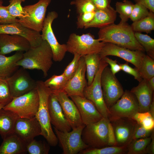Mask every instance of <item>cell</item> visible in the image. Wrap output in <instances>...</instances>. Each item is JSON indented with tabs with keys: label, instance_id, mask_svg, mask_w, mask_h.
Returning <instances> with one entry per match:
<instances>
[{
	"label": "cell",
	"instance_id": "cell-14",
	"mask_svg": "<svg viewBox=\"0 0 154 154\" xmlns=\"http://www.w3.org/2000/svg\"><path fill=\"white\" fill-rule=\"evenodd\" d=\"M115 145H127L131 139L136 122L131 118L110 117Z\"/></svg>",
	"mask_w": 154,
	"mask_h": 154
},
{
	"label": "cell",
	"instance_id": "cell-20",
	"mask_svg": "<svg viewBox=\"0 0 154 154\" xmlns=\"http://www.w3.org/2000/svg\"><path fill=\"white\" fill-rule=\"evenodd\" d=\"M17 35L22 36L29 42L31 47L39 45L42 40L40 32L26 27L19 23L0 24V34Z\"/></svg>",
	"mask_w": 154,
	"mask_h": 154
},
{
	"label": "cell",
	"instance_id": "cell-11",
	"mask_svg": "<svg viewBox=\"0 0 154 154\" xmlns=\"http://www.w3.org/2000/svg\"><path fill=\"white\" fill-rule=\"evenodd\" d=\"M58 17L57 12L52 11L48 13L46 17L42 30L41 37L42 40L46 41L49 44L53 54V60L55 62L61 61L67 52L66 44H60L54 33L52 24Z\"/></svg>",
	"mask_w": 154,
	"mask_h": 154
},
{
	"label": "cell",
	"instance_id": "cell-52",
	"mask_svg": "<svg viewBox=\"0 0 154 154\" xmlns=\"http://www.w3.org/2000/svg\"><path fill=\"white\" fill-rule=\"evenodd\" d=\"M148 84L152 89L154 91V76L148 80H147Z\"/></svg>",
	"mask_w": 154,
	"mask_h": 154
},
{
	"label": "cell",
	"instance_id": "cell-36",
	"mask_svg": "<svg viewBox=\"0 0 154 154\" xmlns=\"http://www.w3.org/2000/svg\"><path fill=\"white\" fill-rule=\"evenodd\" d=\"M151 57L145 55L139 70L143 79L148 80L154 76V60Z\"/></svg>",
	"mask_w": 154,
	"mask_h": 154
},
{
	"label": "cell",
	"instance_id": "cell-15",
	"mask_svg": "<svg viewBox=\"0 0 154 154\" xmlns=\"http://www.w3.org/2000/svg\"><path fill=\"white\" fill-rule=\"evenodd\" d=\"M25 69L22 67L18 69L12 75L6 78L13 98L36 88V81Z\"/></svg>",
	"mask_w": 154,
	"mask_h": 154
},
{
	"label": "cell",
	"instance_id": "cell-21",
	"mask_svg": "<svg viewBox=\"0 0 154 154\" xmlns=\"http://www.w3.org/2000/svg\"><path fill=\"white\" fill-rule=\"evenodd\" d=\"M55 94L61 106L64 115L72 129L82 124L78 109L74 102L64 91L52 92Z\"/></svg>",
	"mask_w": 154,
	"mask_h": 154
},
{
	"label": "cell",
	"instance_id": "cell-31",
	"mask_svg": "<svg viewBox=\"0 0 154 154\" xmlns=\"http://www.w3.org/2000/svg\"><path fill=\"white\" fill-rule=\"evenodd\" d=\"M151 141V136L132 140L127 145V154H146L147 147Z\"/></svg>",
	"mask_w": 154,
	"mask_h": 154
},
{
	"label": "cell",
	"instance_id": "cell-41",
	"mask_svg": "<svg viewBox=\"0 0 154 154\" xmlns=\"http://www.w3.org/2000/svg\"><path fill=\"white\" fill-rule=\"evenodd\" d=\"M150 11L144 5L138 3L134 4L129 19L133 22L138 21L147 16Z\"/></svg>",
	"mask_w": 154,
	"mask_h": 154
},
{
	"label": "cell",
	"instance_id": "cell-2",
	"mask_svg": "<svg viewBox=\"0 0 154 154\" xmlns=\"http://www.w3.org/2000/svg\"><path fill=\"white\" fill-rule=\"evenodd\" d=\"M53 54L47 42L42 40L38 46L31 47L23 54L22 58L17 61L16 65L25 69L41 70L46 77L53 62Z\"/></svg>",
	"mask_w": 154,
	"mask_h": 154
},
{
	"label": "cell",
	"instance_id": "cell-5",
	"mask_svg": "<svg viewBox=\"0 0 154 154\" xmlns=\"http://www.w3.org/2000/svg\"><path fill=\"white\" fill-rule=\"evenodd\" d=\"M39 104V96L35 88L23 95L13 98L3 108L13 112L19 117L30 118L36 116Z\"/></svg>",
	"mask_w": 154,
	"mask_h": 154
},
{
	"label": "cell",
	"instance_id": "cell-46",
	"mask_svg": "<svg viewBox=\"0 0 154 154\" xmlns=\"http://www.w3.org/2000/svg\"><path fill=\"white\" fill-rule=\"evenodd\" d=\"M121 70L126 73L133 76L139 82L143 79L138 70L136 68H133L129 66L127 62L124 64H119Z\"/></svg>",
	"mask_w": 154,
	"mask_h": 154
},
{
	"label": "cell",
	"instance_id": "cell-1",
	"mask_svg": "<svg viewBox=\"0 0 154 154\" xmlns=\"http://www.w3.org/2000/svg\"><path fill=\"white\" fill-rule=\"evenodd\" d=\"M98 39L132 50L144 52L145 50L136 39L131 25L127 22L114 23L100 29Z\"/></svg>",
	"mask_w": 154,
	"mask_h": 154
},
{
	"label": "cell",
	"instance_id": "cell-48",
	"mask_svg": "<svg viewBox=\"0 0 154 154\" xmlns=\"http://www.w3.org/2000/svg\"><path fill=\"white\" fill-rule=\"evenodd\" d=\"M94 4L97 9L106 8L111 5V0H90Z\"/></svg>",
	"mask_w": 154,
	"mask_h": 154
},
{
	"label": "cell",
	"instance_id": "cell-4",
	"mask_svg": "<svg viewBox=\"0 0 154 154\" xmlns=\"http://www.w3.org/2000/svg\"><path fill=\"white\" fill-rule=\"evenodd\" d=\"M111 129L109 119L103 117L96 122L86 125L82 131V138L89 148H99L112 145Z\"/></svg>",
	"mask_w": 154,
	"mask_h": 154
},
{
	"label": "cell",
	"instance_id": "cell-10",
	"mask_svg": "<svg viewBox=\"0 0 154 154\" xmlns=\"http://www.w3.org/2000/svg\"><path fill=\"white\" fill-rule=\"evenodd\" d=\"M101 82L104 100L108 109L121 98L124 91L121 84L108 66L102 71Z\"/></svg>",
	"mask_w": 154,
	"mask_h": 154
},
{
	"label": "cell",
	"instance_id": "cell-51",
	"mask_svg": "<svg viewBox=\"0 0 154 154\" xmlns=\"http://www.w3.org/2000/svg\"><path fill=\"white\" fill-rule=\"evenodd\" d=\"M149 112L153 117L154 118V101L153 98L151 104Z\"/></svg>",
	"mask_w": 154,
	"mask_h": 154
},
{
	"label": "cell",
	"instance_id": "cell-29",
	"mask_svg": "<svg viewBox=\"0 0 154 154\" xmlns=\"http://www.w3.org/2000/svg\"><path fill=\"white\" fill-rule=\"evenodd\" d=\"M127 145H110L99 148H88L79 153L80 154H122L127 153Z\"/></svg>",
	"mask_w": 154,
	"mask_h": 154
},
{
	"label": "cell",
	"instance_id": "cell-8",
	"mask_svg": "<svg viewBox=\"0 0 154 154\" xmlns=\"http://www.w3.org/2000/svg\"><path fill=\"white\" fill-rule=\"evenodd\" d=\"M108 65L103 59H101L99 69L93 81L90 85L85 88L83 96L93 103L103 117L109 119L110 113L104 100L101 82L102 71Z\"/></svg>",
	"mask_w": 154,
	"mask_h": 154
},
{
	"label": "cell",
	"instance_id": "cell-47",
	"mask_svg": "<svg viewBox=\"0 0 154 154\" xmlns=\"http://www.w3.org/2000/svg\"><path fill=\"white\" fill-rule=\"evenodd\" d=\"M102 59L110 65V70L113 74L115 75L116 73L121 70V66L119 64L117 63L116 60H113L107 56Z\"/></svg>",
	"mask_w": 154,
	"mask_h": 154
},
{
	"label": "cell",
	"instance_id": "cell-19",
	"mask_svg": "<svg viewBox=\"0 0 154 154\" xmlns=\"http://www.w3.org/2000/svg\"><path fill=\"white\" fill-rule=\"evenodd\" d=\"M48 106L51 123L59 131L69 132L71 127L65 117L54 93L51 92L48 97Z\"/></svg>",
	"mask_w": 154,
	"mask_h": 154
},
{
	"label": "cell",
	"instance_id": "cell-28",
	"mask_svg": "<svg viewBox=\"0 0 154 154\" xmlns=\"http://www.w3.org/2000/svg\"><path fill=\"white\" fill-rule=\"evenodd\" d=\"M85 62L87 85H90L99 68L101 58L99 53L90 54L83 56Z\"/></svg>",
	"mask_w": 154,
	"mask_h": 154
},
{
	"label": "cell",
	"instance_id": "cell-50",
	"mask_svg": "<svg viewBox=\"0 0 154 154\" xmlns=\"http://www.w3.org/2000/svg\"><path fill=\"white\" fill-rule=\"evenodd\" d=\"M154 131H153L151 135V141L147 146L146 149V153L150 154H154Z\"/></svg>",
	"mask_w": 154,
	"mask_h": 154
},
{
	"label": "cell",
	"instance_id": "cell-24",
	"mask_svg": "<svg viewBox=\"0 0 154 154\" xmlns=\"http://www.w3.org/2000/svg\"><path fill=\"white\" fill-rule=\"evenodd\" d=\"M115 9L111 6L103 9H97L94 18L84 27V29L90 28H103L114 23L117 18Z\"/></svg>",
	"mask_w": 154,
	"mask_h": 154
},
{
	"label": "cell",
	"instance_id": "cell-49",
	"mask_svg": "<svg viewBox=\"0 0 154 154\" xmlns=\"http://www.w3.org/2000/svg\"><path fill=\"white\" fill-rule=\"evenodd\" d=\"M135 3L141 4L146 7L149 11L154 13V0H133Z\"/></svg>",
	"mask_w": 154,
	"mask_h": 154
},
{
	"label": "cell",
	"instance_id": "cell-27",
	"mask_svg": "<svg viewBox=\"0 0 154 154\" xmlns=\"http://www.w3.org/2000/svg\"><path fill=\"white\" fill-rule=\"evenodd\" d=\"M19 116L13 112L0 110V134L3 139L14 133L16 121Z\"/></svg>",
	"mask_w": 154,
	"mask_h": 154
},
{
	"label": "cell",
	"instance_id": "cell-35",
	"mask_svg": "<svg viewBox=\"0 0 154 154\" xmlns=\"http://www.w3.org/2000/svg\"><path fill=\"white\" fill-rule=\"evenodd\" d=\"M49 145L34 139L27 143V152L29 154H48L50 149Z\"/></svg>",
	"mask_w": 154,
	"mask_h": 154
},
{
	"label": "cell",
	"instance_id": "cell-22",
	"mask_svg": "<svg viewBox=\"0 0 154 154\" xmlns=\"http://www.w3.org/2000/svg\"><path fill=\"white\" fill-rule=\"evenodd\" d=\"M0 54L5 55L13 52H26L31 46L25 37L17 35L0 34Z\"/></svg>",
	"mask_w": 154,
	"mask_h": 154
},
{
	"label": "cell",
	"instance_id": "cell-32",
	"mask_svg": "<svg viewBox=\"0 0 154 154\" xmlns=\"http://www.w3.org/2000/svg\"><path fill=\"white\" fill-rule=\"evenodd\" d=\"M68 80L62 73L60 75L54 74L44 82V85L49 88L52 92L64 91Z\"/></svg>",
	"mask_w": 154,
	"mask_h": 154
},
{
	"label": "cell",
	"instance_id": "cell-43",
	"mask_svg": "<svg viewBox=\"0 0 154 154\" xmlns=\"http://www.w3.org/2000/svg\"><path fill=\"white\" fill-rule=\"evenodd\" d=\"M19 19L12 16L9 12L7 6L0 5V24H6L19 23Z\"/></svg>",
	"mask_w": 154,
	"mask_h": 154
},
{
	"label": "cell",
	"instance_id": "cell-3",
	"mask_svg": "<svg viewBox=\"0 0 154 154\" xmlns=\"http://www.w3.org/2000/svg\"><path fill=\"white\" fill-rule=\"evenodd\" d=\"M36 89L39 98V104L36 117L40 125L42 135L48 144L52 146H55L58 144L57 138L51 127L49 113L48 101L51 91L41 80L36 82Z\"/></svg>",
	"mask_w": 154,
	"mask_h": 154
},
{
	"label": "cell",
	"instance_id": "cell-42",
	"mask_svg": "<svg viewBox=\"0 0 154 154\" xmlns=\"http://www.w3.org/2000/svg\"><path fill=\"white\" fill-rule=\"evenodd\" d=\"M73 54L74 56L73 60L66 66L63 73L68 80L70 79L76 72L81 56L76 53Z\"/></svg>",
	"mask_w": 154,
	"mask_h": 154
},
{
	"label": "cell",
	"instance_id": "cell-44",
	"mask_svg": "<svg viewBox=\"0 0 154 154\" xmlns=\"http://www.w3.org/2000/svg\"><path fill=\"white\" fill-rule=\"evenodd\" d=\"M154 129H146L142 125L136 123L129 142L132 140L150 137Z\"/></svg>",
	"mask_w": 154,
	"mask_h": 154
},
{
	"label": "cell",
	"instance_id": "cell-13",
	"mask_svg": "<svg viewBox=\"0 0 154 154\" xmlns=\"http://www.w3.org/2000/svg\"><path fill=\"white\" fill-rule=\"evenodd\" d=\"M108 110L109 118H131L139 112V107L135 96L130 91L126 90L121 98Z\"/></svg>",
	"mask_w": 154,
	"mask_h": 154
},
{
	"label": "cell",
	"instance_id": "cell-23",
	"mask_svg": "<svg viewBox=\"0 0 154 154\" xmlns=\"http://www.w3.org/2000/svg\"><path fill=\"white\" fill-rule=\"evenodd\" d=\"M130 91L137 100L139 112H149L153 99V91L149 86L147 80L143 79L137 86L133 87Z\"/></svg>",
	"mask_w": 154,
	"mask_h": 154
},
{
	"label": "cell",
	"instance_id": "cell-25",
	"mask_svg": "<svg viewBox=\"0 0 154 154\" xmlns=\"http://www.w3.org/2000/svg\"><path fill=\"white\" fill-rule=\"evenodd\" d=\"M0 154H22L26 153L27 143L13 133L3 139Z\"/></svg>",
	"mask_w": 154,
	"mask_h": 154
},
{
	"label": "cell",
	"instance_id": "cell-39",
	"mask_svg": "<svg viewBox=\"0 0 154 154\" xmlns=\"http://www.w3.org/2000/svg\"><path fill=\"white\" fill-rule=\"evenodd\" d=\"M13 99L6 78H0V104L5 106L9 103Z\"/></svg>",
	"mask_w": 154,
	"mask_h": 154
},
{
	"label": "cell",
	"instance_id": "cell-12",
	"mask_svg": "<svg viewBox=\"0 0 154 154\" xmlns=\"http://www.w3.org/2000/svg\"><path fill=\"white\" fill-rule=\"evenodd\" d=\"M144 52L132 50L115 44L106 43L99 54L101 59L109 55L119 57L133 64L139 71L146 55Z\"/></svg>",
	"mask_w": 154,
	"mask_h": 154
},
{
	"label": "cell",
	"instance_id": "cell-53",
	"mask_svg": "<svg viewBox=\"0 0 154 154\" xmlns=\"http://www.w3.org/2000/svg\"><path fill=\"white\" fill-rule=\"evenodd\" d=\"M4 106L3 104H0V110L3 108Z\"/></svg>",
	"mask_w": 154,
	"mask_h": 154
},
{
	"label": "cell",
	"instance_id": "cell-26",
	"mask_svg": "<svg viewBox=\"0 0 154 154\" xmlns=\"http://www.w3.org/2000/svg\"><path fill=\"white\" fill-rule=\"evenodd\" d=\"M23 54L21 52H17L9 56L0 54V78L9 77L18 69L19 66L16 63L22 58Z\"/></svg>",
	"mask_w": 154,
	"mask_h": 154
},
{
	"label": "cell",
	"instance_id": "cell-45",
	"mask_svg": "<svg viewBox=\"0 0 154 154\" xmlns=\"http://www.w3.org/2000/svg\"><path fill=\"white\" fill-rule=\"evenodd\" d=\"M95 12H88L78 15L77 17L76 25L78 29H82L87 24L93 19Z\"/></svg>",
	"mask_w": 154,
	"mask_h": 154
},
{
	"label": "cell",
	"instance_id": "cell-9",
	"mask_svg": "<svg viewBox=\"0 0 154 154\" xmlns=\"http://www.w3.org/2000/svg\"><path fill=\"white\" fill-rule=\"evenodd\" d=\"M86 125L83 124L72 131L63 132L54 127L58 141L63 150V154H76L89 148L82 138V133Z\"/></svg>",
	"mask_w": 154,
	"mask_h": 154
},
{
	"label": "cell",
	"instance_id": "cell-30",
	"mask_svg": "<svg viewBox=\"0 0 154 154\" xmlns=\"http://www.w3.org/2000/svg\"><path fill=\"white\" fill-rule=\"evenodd\" d=\"M131 26L134 32H145L151 33L154 30V13L150 11L147 16L133 22Z\"/></svg>",
	"mask_w": 154,
	"mask_h": 154
},
{
	"label": "cell",
	"instance_id": "cell-33",
	"mask_svg": "<svg viewBox=\"0 0 154 154\" xmlns=\"http://www.w3.org/2000/svg\"><path fill=\"white\" fill-rule=\"evenodd\" d=\"M134 4L128 0L117 1L116 3L115 10L119 14L120 22L125 23L128 20L133 10Z\"/></svg>",
	"mask_w": 154,
	"mask_h": 154
},
{
	"label": "cell",
	"instance_id": "cell-17",
	"mask_svg": "<svg viewBox=\"0 0 154 154\" xmlns=\"http://www.w3.org/2000/svg\"><path fill=\"white\" fill-rule=\"evenodd\" d=\"M76 106L83 124L87 125L96 122L103 117L93 103L84 97H70Z\"/></svg>",
	"mask_w": 154,
	"mask_h": 154
},
{
	"label": "cell",
	"instance_id": "cell-7",
	"mask_svg": "<svg viewBox=\"0 0 154 154\" xmlns=\"http://www.w3.org/2000/svg\"><path fill=\"white\" fill-rule=\"evenodd\" d=\"M51 0H39L36 3L23 7L24 17L19 23L24 26L40 32L43 28L47 9Z\"/></svg>",
	"mask_w": 154,
	"mask_h": 154
},
{
	"label": "cell",
	"instance_id": "cell-37",
	"mask_svg": "<svg viewBox=\"0 0 154 154\" xmlns=\"http://www.w3.org/2000/svg\"><path fill=\"white\" fill-rule=\"evenodd\" d=\"M131 118L146 129L152 130L154 129V118L149 111L142 112H138Z\"/></svg>",
	"mask_w": 154,
	"mask_h": 154
},
{
	"label": "cell",
	"instance_id": "cell-6",
	"mask_svg": "<svg viewBox=\"0 0 154 154\" xmlns=\"http://www.w3.org/2000/svg\"><path fill=\"white\" fill-rule=\"evenodd\" d=\"M106 43L95 39L90 33L81 35L71 34L66 42L67 52L81 56L101 51Z\"/></svg>",
	"mask_w": 154,
	"mask_h": 154
},
{
	"label": "cell",
	"instance_id": "cell-40",
	"mask_svg": "<svg viewBox=\"0 0 154 154\" xmlns=\"http://www.w3.org/2000/svg\"><path fill=\"white\" fill-rule=\"evenodd\" d=\"M25 1V0H10L9 5L7 6L10 14L19 19L24 17L25 14L21 4Z\"/></svg>",
	"mask_w": 154,
	"mask_h": 154
},
{
	"label": "cell",
	"instance_id": "cell-18",
	"mask_svg": "<svg viewBox=\"0 0 154 154\" xmlns=\"http://www.w3.org/2000/svg\"><path fill=\"white\" fill-rule=\"evenodd\" d=\"M86 67L84 58L81 57L77 70L73 76L68 80L64 91L69 96H78L84 97L83 91L87 85L85 78Z\"/></svg>",
	"mask_w": 154,
	"mask_h": 154
},
{
	"label": "cell",
	"instance_id": "cell-34",
	"mask_svg": "<svg viewBox=\"0 0 154 154\" xmlns=\"http://www.w3.org/2000/svg\"><path fill=\"white\" fill-rule=\"evenodd\" d=\"M135 37L144 48L147 55L154 58V39L146 34L140 32H134Z\"/></svg>",
	"mask_w": 154,
	"mask_h": 154
},
{
	"label": "cell",
	"instance_id": "cell-16",
	"mask_svg": "<svg viewBox=\"0 0 154 154\" xmlns=\"http://www.w3.org/2000/svg\"><path fill=\"white\" fill-rule=\"evenodd\" d=\"M14 133L27 143L41 135V130L36 116L30 118L19 117L15 124Z\"/></svg>",
	"mask_w": 154,
	"mask_h": 154
},
{
	"label": "cell",
	"instance_id": "cell-38",
	"mask_svg": "<svg viewBox=\"0 0 154 154\" xmlns=\"http://www.w3.org/2000/svg\"><path fill=\"white\" fill-rule=\"evenodd\" d=\"M70 4L75 6L78 15L95 12L97 9L90 0H72Z\"/></svg>",
	"mask_w": 154,
	"mask_h": 154
},
{
	"label": "cell",
	"instance_id": "cell-55",
	"mask_svg": "<svg viewBox=\"0 0 154 154\" xmlns=\"http://www.w3.org/2000/svg\"></svg>",
	"mask_w": 154,
	"mask_h": 154
},
{
	"label": "cell",
	"instance_id": "cell-54",
	"mask_svg": "<svg viewBox=\"0 0 154 154\" xmlns=\"http://www.w3.org/2000/svg\"><path fill=\"white\" fill-rule=\"evenodd\" d=\"M3 1V0H0V5H2Z\"/></svg>",
	"mask_w": 154,
	"mask_h": 154
}]
</instances>
